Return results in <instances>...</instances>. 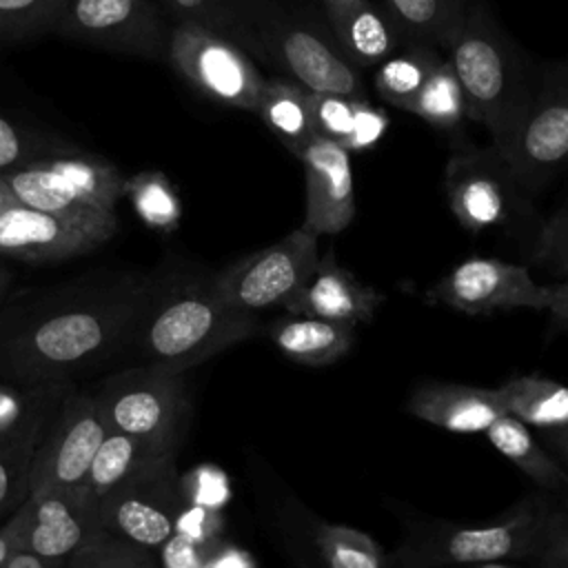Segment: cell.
<instances>
[{
	"label": "cell",
	"instance_id": "cell-1",
	"mask_svg": "<svg viewBox=\"0 0 568 568\" xmlns=\"http://www.w3.org/2000/svg\"><path fill=\"white\" fill-rule=\"evenodd\" d=\"M155 280L104 273L58 286L0 315V377L58 384L124 348L153 297Z\"/></svg>",
	"mask_w": 568,
	"mask_h": 568
},
{
	"label": "cell",
	"instance_id": "cell-2",
	"mask_svg": "<svg viewBox=\"0 0 568 568\" xmlns=\"http://www.w3.org/2000/svg\"><path fill=\"white\" fill-rule=\"evenodd\" d=\"M260 328L257 315L226 304L211 277H197L164 293L155 288L126 346L138 353L142 366L184 375Z\"/></svg>",
	"mask_w": 568,
	"mask_h": 568
},
{
	"label": "cell",
	"instance_id": "cell-3",
	"mask_svg": "<svg viewBox=\"0 0 568 568\" xmlns=\"http://www.w3.org/2000/svg\"><path fill=\"white\" fill-rule=\"evenodd\" d=\"M446 49L466 98L468 120L481 124L493 138L490 144L504 149L532 100L519 53L481 2L468 4Z\"/></svg>",
	"mask_w": 568,
	"mask_h": 568
},
{
	"label": "cell",
	"instance_id": "cell-4",
	"mask_svg": "<svg viewBox=\"0 0 568 568\" xmlns=\"http://www.w3.org/2000/svg\"><path fill=\"white\" fill-rule=\"evenodd\" d=\"M262 62L308 91L366 98L364 80L339 51L324 7L308 0H240Z\"/></svg>",
	"mask_w": 568,
	"mask_h": 568
},
{
	"label": "cell",
	"instance_id": "cell-5",
	"mask_svg": "<svg viewBox=\"0 0 568 568\" xmlns=\"http://www.w3.org/2000/svg\"><path fill=\"white\" fill-rule=\"evenodd\" d=\"M566 501L532 495L497 519L484 524L417 526L390 557L393 568H439L539 557Z\"/></svg>",
	"mask_w": 568,
	"mask_h": 568
},
{
	"label": "cell",
	"instance_id": "cell-6",
	"mask_svg": "<svg viewBox=\"0 0 568 568\" xmlns=\"http://www.w3.org/2000/svg\"><path fill=\"white\" fill-rule=\"evenodd\" d=\"M2 175L16 202L67 215H115L126 182L115 164L80 146Z\"/></svg>",
	"mask_w": 568,
	"mask_h": 568
},
{
	"label": "cell",
	"instance_id": "cell-7",
	"mask_svg": "<svg viewBox=\"0 0 568 568\" xmlns=\"http://www.w3.org/2000/svg\"><path fill=\"white\" fill-rule=\"evenodd\" d=\"M95 397L109 430L175 453L189 413L182 373L140 364L111 375Z\"/></svg>",
	"mask_w": 568,
	"mask_h": 568
},
{
	"label": "cell",
	"instance_id": "cell-8",
	"mask_svg": "<svg viewBox=\"0 0 568 568\" xmlns=\"http://www.w3.org/2000/svg\"><path fill=\"white\" fill-rule=\"evenodd\" d=\"M166 62L211 102L255 113L266 78L233 40L195 22H171Z\"/></svg>",
	"mask_w": 568,
	"mask_h": 568
},
{
	"label": "cell",
	"instance_id": "cell-9",
	"mask_svg": "<svg viewBox=\"0 0 568 568\" xmlns=\"http://www.w3.org/2000/svg\"><path fill=\"white\" fill-rule=\"evenodd\" d=\"M184 510L186 499L175 468V453L146 464L98 501L104 535L151 552L162 550L178 532Z\"/></svg>",
	"mask_w": 568,
	"mask_h": 568
},
{
	"label": "cell",
	"instance_id": "cell-10",
	"mask_svg": "<svg viewBox=\"0 0 568 568\" xmlns=\"http://www.w3.org/2000/svg\"><path fill=\"white\" fill-rule=\"evenodd\" d=\"M317 260V235L300 226L275 244L235 260L211 280L226 304L257 315L284 306L308 280Z\"/></svg>",
	"mask_w": 568,
	"mask_h": 568
},
{
	"label": "cell",
	"instance_id": "cell-11",
	"mask_svg": "<svg viewBox=\"0 0 568 568\" xmlns=\"http://www.w3.org/2000/svg\"><path fill=\"white\" fill-rule=\"evenodd\" d=\"M169 29L155 0H62L53 36L144 60H166Z\"/></svg>",
	"mask_w": 568,
	"mask_h": 568
},
{
	"label": "cell",
	"instance_id": "cell-12",
	"mask_svg": "<svg viewBox=\"0 0 568 568\" xmlns=\"http://www.w3.org/2000/svg\"><path fill=\"white\" fill-rule=\"evenodd\" d=\"M444 191L453 215L470 233L501 229L530 213L526 191L495 144L455 151L444 169Z\"/></svg>",
	"mask_w": 568,
	"mask_h": 568
},
{
	"label": "cell",
	"instance_id": "cell-13",
	"mask_svg": "<svg viewBox=\"0 0 568 568\" xmlns=\"http://www.w3.org/2000/svg\"><path fill=\"white\" fill-rule=\"evenodd\" d=\"M115 229V215H67L13 202L0 213V257L62 262L106 244Z\"/></svg>",
	"mask_w": 568,
	"mask_h": 568
},
{
	"label": "cell",
	"instance_id": "cell-14",
	"mask_svg": "<svg viewBox=\"0 0 568 568\" xmlns=\"http://www.w3.org/2000/svg\"><path fill=\"white\" fill-rule=\"evenodd\" d=\"M426 300L466 315H490L513 308L548 311L552 286L537 284L521 264L473 255L437 280L426 291Z\"/></svg>",
	"mask_w": 568,
	"mask_h": 568
},
{
	"label": "cell",
	"instance_id": "cell-15",
	"mask_svg": "<svg viewBox=\"0 0 568 568\" xmlns=\"http://www.w3.org/2000/svg\"><path fill=\"white\" fill-rule=\"evenodd\" d=\"M517 184L528 193L568 164V73L552 71L521 118L513 140L499 149Z\"/></svg>",
	"mask_w": 568,
	"mask_h": 568
},
{
	"label": "cell",
	"instance_id": "cell-16",
	"mask_svg": "<svg viewBox=\"0 0 568 568\" xmlns=\"http://www.w3.org/2000/svg\"><path fill=\"white\" fill-rule=\"evenodd\" d=\"M106 435L109 424L95 395H64L36 450L29 495L53 486L84 484L93 455Z\"/></svg>",
	"mask_w": 568,
	"mask_h": 568
},
{
	"label": "cell",
	"instance_id": "cell-17",
	"mask_svg": "<svg viewBox=\"0 0 568 568\" xmlns=\"http://www.w3.org/2000/svg\"><path fill=\"white\" fill-rule=\"evenodd\" d=\"M102 532L98 499L87 484L53 486L24 499V524L18 548L67 564Z\"/></svg>",
	"mask_w": 568,
	"mask_h": 568
},
{
	"label": "cell",
	"instance_id": "cell-18",
	"mask_svg": "<svg viewBox=\"0 0 568 568\" xmlns=\"http://www.w3.org/2000/svg\"><path fill=\"white\" fill-rule=\"evenodd\" d=\"M304 169L306 211L302 229L313 235H335L355 217L351 151L315 135L297 155Z\"/></svg>",
	"mask_w": 568,
	"mask_h": 568
},
{
	"label": "cell",
	"instance_id": "cell-19",
	"mask_svg": "<svg viewBox=\"0 0 568 568\" xmlns=\"http://www.w3.org/2000/svg\"><path fill=\"white\" fill-rule=\"evenodd\" d=\"M58 384H40L22 413L0 430V524L29 497L33 457L58 410Z\"/></svg>",
	"mask_w": 568,
	"mask_h": 568
},
{
	"label": "cell",
	"instance_id": "cell-20",
	"mask_svg": "<svg viewBox=\"0 0 568 568\" xmlns=\"http://www.w3.org/2000/svg\"><path fill=\"white\" fill-rule=\"evenodd\" d=\"M382 302L384 295L359 282L353 271L337 262L335 251L331 248L320 255L308 280L282 308L286 313H302L357 326L371 322Z\"/></svg>",
	"mask_w": 568,
	"mask_h": 568
},
{
	"label": "cell",
	"instance_id": "cell-21",
	"mask_svg": "<svg viewBox=\"0 0 568 568\" xmlns=\"http://www.w3.org/2000/svg\"><path fill=\"white\" fill-rule=\"evenodd\" d=\"M326 20L342 55L359 71L377 67L410 40L404 22L384 0H359L326 13Z\"/></svg>",
	"mask_w": 568,
	"mask_h": 568
},
{
	"label": "cell",
	"instance_id": "cell-22",
	"mask_svg": "<svg viewBox=\"0 0 568 568\" xmlns=\"http://www.w3.org/2000/svg\"><path fill=\"white\" fill-rule=\"evenodd\" d=\"M408 413L448 433H484L504 406L495 388H479L457 382H426L415 386L406 404Z\"/></svg>",
	"mask_w": 568,
	"mask_h": 568
},
{
	"label": "cell",
	"instance_id": "cell-23",
	"mask_svg": "<svg viewBox=\"0 0 568 568\" xmlns=\"http://www.w3.org/2000/svg\"><path fill=\"white\" fill-rule=\"evenodd\" d=\"M266 335L286 359L317 368L335 364L351 351L355 326L284 311L266 326Z\"/></svg>",
	"mask_w": 568,
	"mask_h": 568
},
{
	"label": "cell",
	"instance_id": "cell-24",
	"mask_svg": "<svg viewBox=\"0 0 568 568\" xmlns=\"http://www.w3.org/2000/svg\"><path fill=\"white\" fill-rule=\"evenodd\" d=\"M255 113L295 158L315 138L311 91L293 78H266Z\"/></svg>",
	"mask_w": 568,
	"mask_h": 568
},
{
	"label": "cell",
	"instance_id": "cell-25",
	"mask_svg": "<svg viewBox=\"0 0 568 568\" xmlns=\"http://www.w3.org/2000/svg\"><path fill=\"white\" fill-rule=\"evenodd\" d=\"M506 415L541 430L568 426V386L544 375H519L495 388Z\"/></svg>",
	"mask_w": 568,
	"mask_h": 568
},
{
	"label": "cell",
	"instance_id": "cell-26",
	"mask_svg": "<svg viewBox=\"0 0 568 568\" xmlns=\"http://www.w3.org/2000/svg\"><path fill=\"white\" fill-rule=\"evenodd\" d=\"M484 435L539 488L550 493H568V473L539 446L526 424L504 413L484 430Z\"/></svg>",
	"mask_w": 568,
	"mask_h": 568
},
{
	"label": "cell",
	"instance_id": "cell-27",
	"mask_svg": "<svg viewBox=\"0 0 568 568\" xmlns=\"http://www.w3.org/2000/svg\"><path fill=\"white\" fill-rule=\"evenodd\" d=\"M164 455H173V453H162L151 444L140 442L131 435L109 430V435L102 439L100 448L93 455L84 484L93 493V497L100 501L118 484H122L133 473H138L140 468H144L146 464Z\"/></svg>",
	"mask_w": 568,
	"mask_h": 568
},
{
	"label": "cell",
	"instance_id": "cell-28",
	"mask_svg": "<svg viewBox=\"0 0 568 568\" xmlns=\"http://www.w3.org/2000/svg\"><path fill=\"white\" fill-rule=\"evenodd\" d=\"M437 47L408 40L399 51L377 64L373 84L375 91L393 106L406 109L410 98L419 91L428 73L442 62Z\"/></svg>",
	"mask_w": 568,
	"mask_h": 568
},
{
	"label": "cell",
	"instance_id": "cell-29",
	"mask_svg": "<svg viewBox=\"0 0 568 568\" xmlns=\"http://www.w3.org/2000/svg\"><path fill=\"white\" fill-rule=\"evenodd\" d=\"M404 111L415 113L419 120L439 131L453 133L464 126L468 120V106L448 55H444L442 62L428 73Z\"/></svg>",
	"mask_w": 568,
	"mask_h": 568
},
{
	"label": "cell",
	"instance_id": "cell-30",
	"mask_svg": "<svg viewBox=\"0 0 568 568\" xmlns=\"http://www.w3.org/2000/svg\"><path fill=\"white\" fill-rule=\"evenodd\" d=\"M311 544L322 568H393L371 535L346 524L315 521Z\"/></svg>",
	"mask_w": 568,
	"mask_h": 568
},
{
	"label": "cell",
	"instance_id": "cell-31",
	"mask_svg": "<svg viewBox=\"0 0 568 568\" xmlns=\"http://www.w3.org/2000/svg\"><path fill=\"white\" fill-rule=\"evenodd\" d=\"M160 7L166 16H171V22L202 24L233 40L248 55L262 62L260 47L248 29L240 0H160Z\"/></svg>",
	"mask_w": 568,
	"mask_h": 568
},
{
	"label": "cell",
	"instance_id": "cell-32",
	"mask_svg": "<svg viewBox=\"0 0 568 568\" xmlns=\"http://www.w3.org/2000/svg\"><path fill=\"white\" fill-rule=\"evenodd\" d=\"M404 22L410 40L448 47L470 0H384Z\"/></svg>",
	"mask_w": 568,
	"mask_h": 568
},
{
	"label": "cell",
	"instance_id": "cell-33",
	"mask_svg": "<svg viewBox=\"0 0 568 568\" xmlns=\"http://www.w3.org/2000/svg\"><path fill=\"white\" fill-rule=\"evenodd\" d=\"M73 149L78 146L62 138L27 129L0 115V173L20 169L29 162H36L55 153L73 151Z\"/></svg>",
	"mask_w": 568,
	"mask_h": 568
},
{
	"label": "cell",
	"instance_id": "cell-34",
	"mask_svg": "<svg viewBox=\"0 0 568 568\" xmlns=\"http://www.w3.org/2000/svg\"><path fill=\"white\" fill-rule=\"evenodd\" d=\"M62 0H0V42L53 36Z\"/></svg>",
	"mask_w": 568,
	"mask_h": 568
},
{
	"label": "cell",
	"instance_id": "cell-35",
	"mask_svg": "<svg viewBox=\"0 0 568 568\" xmlns=\"http://www.w3.org/2000/svg\"><path fill=\"white\" fill-rule=\"evenodd\" d=\"M124 193L131 195L138 213L151 226H173L180 220V200L160 171H144L133 178H126Z\"/></svg>",
	"mask_w": 568,
	"mask_h": 568
},
{
	"label": "cell",
	"instance_id": "cell-36",
	"mask_svg": "<svg viewBox=\"0 0 568 568\" xmlns=\"http://www.w3.org/2000/svg\"><path fill=\"white\" fill-rule=\"evenodd\" d=\"M67 568H155V561L146 548L111 535H100L78 550L67 561Z\"/></svg>",
	"mask_w": 568,
	"mask_h": 568
},
{
	"label": "cell",
	"instance_id": "cell-37",
	"mask_svg": "<svg viewBox=\"0 0 568 568\" xmlns=\"http://www.w3.org/2000/svg\"><path fill=\"white\" fill-rule=\"evenodd\" d=\"M364 98L331 91H311V115L315 135L328 138L346 149L357 106Z\"/></svg>",
	"mask_w": 568,
	"mask_h": 568
},
{
	"label": "cell",
	"instance_id": "cell-38",
	"mask_svg": "<svg viewBox=\"0 0 568 568\" xmlns=\"http://www.w3.org/2000/svg\"><path fill=\"white\" fill-rule=\"evenodd\" d=\"M532 262L568 275V202L541 224Z\"/></svg>",
	"mask_w": 568,
	"mask_h": 568
},
{
	"label": "cell",
	"instance_id": "cell-39",
	"mask_svg": "<svg viewBox=\"0 0 568 568\" xmlns=\"http://www.w3.org/2000/svg\"><path fill=\"white\" fill-rule=\"evenodd\" d=\"M388 129V115L373 106L366 98L359 102L357 113H355V122L346 142L348 151H366L371 146H375L384 133Z\"/></svg>",
	"mask_w": 568,
	"mask_h": 568
},
{
	"label": "cell",
	"instance_id": "cell-40",
	"mask_svg": "<svg viewBox=\"0 0 568 568\" xmlns=\"http://www.w3.org/2000/svg\"><path fill=\"white\" fill-rule=\"evenodd\" d=\"M202 541L184 535V532H175L164 546V564L166 568H204L206 566V557L200 550Z\"/></svg>",
	"mask_w": 568,
	"mask_h": 568
},
{
	"label": "cell",
	"instance_id": "cell-41",
	"mask_svg": "<svg viewBox=\"0 0 568 568\" xmlns=\"http://www.w3.org/2000/svg\"><path fill=\"white\" fill-rule=\"evenodd\" d=\"M539 561L544 568H568V504H566L546 548L541 550Z\"/></svg>",
	"mask_w": 568,
	"mask_h": 568
},
{
	"label": "cell",
	"instance_id": "cell-42",
	"mask_svg": "<svg viewBox=\"0 0 568 568\" xmlns=\"http://www.w3.org/2000/svg\"><path fill=\"white\" fill-rule=\"evenodd\" d=\"M22 524H24V501L20 504V508L0 524V568L4 566V561L18 552V544H20V532H22Z\"/></svg>",
	"mask_w": 568,
	"mask_h": 568
},
{
	"label": "cell",
	"instance_id": "cell-43",
	"mask_svg": "<svg viewBox=\"0 0 568 568\" xmlns=\"http://www.w3.org/2000/svg\"><path fill=\"white\" fill-rule=\"evenodd\" d=\"M548 311L552 331H568V275L552 286V304Z\"/></svg>",
	"mask_w": 568,
	"mask_h": 568
},
{
	"label": "cell",
	"instance_id": "cell-44",
	"mask_svg": "<svg viewBox=\"0 0 568 568\" xmlns=\"http://www.w3.org/2000/svg\"><path fill=\"white\" fill-rule=\"evenodd\" d=\"M204 568H255V564H253L251 555H246L244 550L224 548L222 552L211 557Z\"/></svg>",
	"mask_w": 568,
	"mask_h": 568
},
{
	"label": "cell",
	"instance_id": "cell-45",
	"mask_svg": "<svg viewBox=\"0 0 568 568\" xmlns=\"http://www.w3.org/2000/svg\"><path fill=\"white\" fill-rule=\"evenodd\" d=\"M2 568H67V564H62V561H51V559H44V557H38V555L18 550V552H13V555L4 561Z\"/></svg>",
	"mask_w": 568,
	"mask_h": 568
},
{
	"label": "cell",
	"instance_id": "cell-46",
	"mask_svg": "<svg viewBox=\"0 0 568 568\" xmlns=\"http://www.w3.org/2000/svg\"><path fill=\"white\" fill-rule=\"evenodd\" d=\"M16 200H13V193H11V189H9V184H7V180H4V175L0 173V213L7 209V206H11Z\"/></svg>",
	"mask_w": 568,
	"mask_h": 568
},
{
	"label": "cell",
	"instance_id": "cell-47",
	"mask_svg": "<svg viewBox=\"0 0 568 568\" xmlns=\"http://www.w3.org/2000/svg\"><path fill=\"white\" fill-rule=\"evenodd\" d=\"M552 442L561 450V455L568 459V426H564L561 430H555L552 433Z\"/></svg>",
	"mask_w": 568,
	"mask_h": 568
},
{
	"label": "cell",
	"instance_id": "cell-48",
	"mask_svg": "<svg viewBox=\"0 0 568 568\" xmlns=\"http://www.w3.org/2000/svg\"><path fill=\"white\" fill-rule=\"evenodd\" d=\"M9 284H11V273H9V268L4 266V262H2V257H0V304H2V300L7 297Z\"/></svg>",
	"mask_w": 568,
	"mask_h": 568
},
{
	"label": "cell",
	"instance_id": "cell-49",
	"mask_svg": "<svg viewBox=\"0 0 568 568\" xmlns=\"http://www.w3.org/2000/svg\"><path fill=\"white\" fill-rule=\"evenodd\" d=\"M355 2H359V0H322V7H324V11H326V13H331V11L344 9V7L355 4Z\"/></svg>",
	"mask_w": 568,
	"mask_h": 568
},
{
	"label": "cell",
	"instance_id": "cell-50",
	"mask_svg": "<svg viewBox=\"0 0 568 568\" xmlns=\"http://www.w3.org/2000/svg\"><path fill=\"white\" fill-rule=\"evenodd\" d=\"M470 568H513L506 561H481V564H470Z\"/></svg>",
	"mask_w": 568,
	"mask_h": 568
},
{
	"label": "cell",
	"instance_id": "cell-51",
	"mask_svg": "<svg viewBox=\"0 0 568 568\" xmlns=\"http://www.w3.org/2000/svg\"><path fill=\"white\" fill-rule=\"evenodd\" d=\"M297 568H320V566H315V564H304V561H300V564H297Z\"/></svg>",
	"mask_w": 568,
	"mask_h": 568
}]
</instances>
